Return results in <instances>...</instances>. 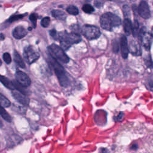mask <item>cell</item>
I'll return each mask as SVG.
<instances>
[{"label":"cell","instance_id":"6da1fadb","mask_svg":"<svg viewBox=\"0 0 153 153\" xmlns=\"http://www.w3.org/2000/svg\"><path fill=\"white\" fill-rule=\"evenodd\" d=\"M58 40L60 41L62 49L67 50L72 44L79 43L81 41V37L76 32L68 33L62 31L58 33Z\"/></svg>","mask_w":153,"mask_h":153},{"label":"cell","instance_id":"7a4b0ae2","mask_svg":"<svg viewBox=\"0 0 153 153\" xmlns=\"http://www.w3.org/2000/svg\"><path fill=\"white\" fill-rule=\"evenodd\" d=\"M121 24V19L116 14L110 12L103 14L100 18L101 27L109 31H112L114 28L120 26Z\"/></svg>","mask_w":153,"mask_h":153},{"label":"cell","instance_id":"3957f363","mask_svg":"<svg viewBox=\"0 0 153 153\" xmlns=\"http://www.w3.org/2000/svg\"><path fill=\"white\" fill-rule=\"evenodd\" d=\"M50 60V63L54 69L55 72L60 86L64 87H67L70 85V81L66 75V72H65L64 68L57 62L56 60L53 59L52 58H51Z\"/></svg>","mask_w":153,"mask_h":153},{"label":"cell","instance_id":"277c9868","mask_svg":"<svg viewBox=\"0 0 153 153\" xmlns=\"http://www.w3.org/2000/svg\"><path fill=\"white\" fill-rule=\"evenodd\" d=\"M47 50L49 55L53 59L58 60L64 64H67L70 62V58L59 45L56 44H52L47 47Z\"/></svg>","mask_w":153,"mask_h":153},{"label":"cell","instance_id":"5b68a950","mask_svg":"<svg viewBox=\"0 0 153 153\" xmlns=\"http://www.w3.org/2000/svg\"><path fill=\"white\" fill-rule=\"evenodd\" d=\"M81 33L89 40L97 39L101 35V31L99 28L90 25H84L81 28Z\"/></svg>","mask_w":153,"mask_h":153},{"label":"cell","instance_id":"8992f818","mask_svg":"<svg viewBox=\"0 0 153 153\" xmlns=\"http://www.w3.org/2000/svg\"><path fill=\"white\" fill-rule=\"evenodd\" d=\"M23 55L28 64H32L40 58L39 53L32 45H29L24 49Z\"/></svg>","mask_w":153,"mask_h":153},{"label":"cell","instance_id":"52a82bcc","mask_svg":"<svg viewBox=\"0 0 153 153\" xmlns=\"http://www.w3.org/2000/svg\"><path fill=\"white\" fill-rule=\"evenodd\" d=\"M138 36L144 47L147 50H150L152 43V35L149 32H147L145 28H142L141 29L139 30Z\"/></svg>","mask_w":153,"mask_h":153},{"label":"cell","instance_id":"ba28073f","mask_svg":"<svg viewBox=\"0 0 153 153\" xmlns=\"http://www.w3.org/2000/svg\"><path fill=\"white\" fill-rule=\"evenodd\" d=\"M16 81L20 85L24 87H28L30 85L31 81L28 75L21 71H18L15 74Z\"/></svg>","mask_w":153,"mask_h":153},{"label":"cell","instance_id":"9c48e42d","mask_svg":"<svg viewBox=\"0 0 153 153\" xmlns=\"http://www.w3.org/2000/svg\"><path fill=\"white\" fill-rule=\"evenodd\" d=\"M137 11H138V13L140 16L145 19H148L151 17L150 7L147 2L144 1H141L138 6Z\"/></svg>","mask_w":153,"mask_h":153},{"label":"cell","instance_id":"30bf717a","mask_svg":"<svg viewBox=\"0 0 153 153\" xmlns=\"http://www.w3.org/2000/svg\"><path fill=\"white\" fill-rule=\"evenodd\" d=\"M12 93L13 97L20 104L25 106H28L29 105V99L26 95L22 94L18 90H15L12 91Z\"/></svg>","mask_w":153,"mask_h":153},{"label":"cell","instance_id":"8fae6325","mask_svg":"<svg viewBox=\"0 0 153 153\" xmlns=\"http://www.w3.org/2000/svg\"><path fill=\"white\" fill-rule=\"evenodd\" d=\"M120 48H121V56L123 59H127L129 55V47H128L127 40L125 35L121 36L120 38Z\"/></svg>","mask_w":153,"mask_h":153},{"label":"cell","instance_id":"7c38bea8","mask_svg":"<svg viewBox=\"0 0 153 153\" xmlns=\"http://www.w3.org/2000/svg\"><path fill=\"white\" fill-rule=\"evenodd\" d=\"M129 51L131 52L132 55L135 56H140L142 53L141 47L139 43L135 40H132L128 45Z\"/></svg>","mask_w":153,"mask_h":153},{"label":"cell","instance_id":"4fadbf2b","mask_svg":"<svg viewBox=\"0 0 153 153\" xmlns=\"http://www.w3.org/2000/svg\"><path fill=\"white\" fill-rule=\"evenodd\" d=\"M28 32L25 28L22 26H18L15 28L13 30V36L16 39H22L27 35Z\"/></svg>","mask_w":153,"mask_h":153},{"label":"cell","instance_id":"5bb4252c","mask_svg":"<svg viewBox=\"0 0 153 153\" xmlns=\"http://www.w3.org/2000/svg\"><path fill=\"white\" fill-rule=\"evenodd\" d=\"M0 82H1L7 89L12 90H15L13 81L10 80L9 79H7V77H5V76L0 75Z\"/></svg>","mask_w":153,"mask_h":153},{"label":"cell","instance_id":"9a60e30c","mask_svg":"<svg viewBox=\"0 0 153 153\" xmlns=\"http://www.w3.org/2000/svg\"><path fill=\"white\" fill-rule=\"evenodd\" d=\"M13 58L15 63L22 68H25L26 66L24 60L22 59L20 55L17 51H14L13 53Z\"/></svg>","mask_w":153,"mask_h":153},{"label":"cell","instance_id":"2e32d148","mask_svg":"<svg viewBox=\"0 0 153 153\" xmlns=\"http://www.w3.org/2000/svg\"><path fill=\"white\" fill-rule=\"evenodd\" d=\"M51 15L55 19L60 20H64L66 18V14L63 11L59 10H53L51 11Z\"/></svg>","mask_w":153,"mask_h":153},{"label":"cell","instance_id":"e0dca14e","mask_svg":"<svg viewBox=\"0 0 153 153\" xmlns=\"http://www.w3.org/2000/svg\"><path fill=\"white\" fill-rule=\"evenodd\" d=\"M124 30L126 34L128 35H131L132 33V24L129 19L126 18L123 22Z\"/></svg>","mask_w":153,"mask_h":153},{"label":"cell","instance_id":"ac0fdd59","mask_svg":"<svg viewBox=\"0 0 153 153\" xmlns=\"http://www.w3.org/2000/svg\"><path fill=\"white\" fill-rule=\"evenodd\" d=\"M0 116H1L5 121L7 122H11L12 119L11 116L9 115V114L7 112L4 108H3V106H0Z\"/></svg>","mask_w":153,"mask_h":153},{"label":"cell","instance_id":"d6986e66","mask_svg":"<svg viewBox=\"0 0 153 153\" xmlns=\"http://www.w3.org/2000/svg\"><path fill=\"white\" fill-rule=\"evenodd\" d=\"M11 105L10 101L3 95L0 93V106L3 108H8Z\"/></svg>","mask_w":153,"mask_h":153},{"label":"cell","instance_id":"ffe728a7","mask_svg":"<svg viewBox=\"0 0 153 153\" xmlns=\"http://www.w3.org/2000/svg\"><path fill=\"white\" fill-rule=\"evenodd\" d=\"M66 12L69 14L74 15V16H76V15L79 14V10L78 9V8L74 5L68 6L66 9Z\"/></svg>","mask_w":153,"mask_h":153},{"label":"cell","instance_id":"44dd1931","mask_svg":"<svg viewBox=\"0 0 153 153\" xmlns=\"http://www.w3.org/2000/svg\"><path fill=\"white\" fill-rule=\"evenodd\" d=\"M26 15H27V13L25 14H16V15H13V16H12L8 20H7V22H13L14 21H16L18 20H20L22 18H24Z\"/></svg>","mask_w":153,"mask_h":153},{"label":"cell","instance_id":"7402d4cb","mask_svg":"<svg viewBox=\"0 0 153 153\" xmlns=\"http://www.w3.org/2000/svg\"><path fill=\"white\" fill-rule=\"evenodd\" d=\"M139 23L137 20H135L134 22L133 26H132V33L134 37H137L139 34Z\"/></svg>","mask_w":153,"mask_h":153},{"label":"cell","instance_id":"603a6c76","mask_svg":"<svg viewBox=\"0 0 153 153\" xmlns=\"http://www.w3.org/2000/svg\"><path fill=\"white\" fill-rule=\"evenodd\" d=\"M83 10L86 13H91L95 11V9L90 4H86L83 6Z\"/></svg>","mask_w":153,"mask_h":153},{"label":"cell","instance_id":"cb8c5ba5","mask_svg":"<svg viewBox=\"0 0 153 153\" xmlns=\"http://www.w3.org/2000/svg\"><path fill=\"white\" fill-rule=\"evenodd\" d=\"M50 23V19L49 17H45L41 21V25L43 28H47Z\"/></svg>","mask_w":153,"mask_h":153},{"label":"cell","instance_id":"d4e9b609","mask_svg":"<svg viewBox=\"0 0 153 153\" xmlns=\"http://www.w3.org/2000/svg\"><path fill=\"white\" fill-rule=\"evenodd\" d=\"M37 19H38V15L35 13H32L29 16V20L32 22L33 27L34 28H35L36 26H37Z\"/></svg>","mask_w":153,"mask_h":153},{"label":"cell","instance_id":"484cf974","mask_svg":"<svg viewBox=\"0 0 153 153\" xmlns=\"http://www.w3.org/2000/svg\"><path fill=\"white\" fill-rule=\"evenodd\" d=\"M3 59L7 64H10L12 62V57L9 53H5L3 54Z\"/></svg>","mask_w":153,"mask_h":153},{"label":"cell","instance_id":"4316f807","mask_svg":"<svg viewBox=\"0 0 153 153\" xmlns=\"http://www.w3.org/2000/svg\"><path fill=\"white\" fill-rule=\"evenodd\" d=\"M112 48L114 53H118L119 50V43L117 40H113L112 42Z\"/></svg>","mask_w":153,"mask_h":153},{"label":"cell","instance_id":"83f0119b","mask_svg":"<svg viewBox=\"0 0 153 153\" xmlns=\"http://www.w3.org/2000/svg\"><path fill=\"white\" fill-rule=\"evenodd\" d=\"M49 34H50V36L53 38V39L55 40H58V33L57 32V31L55 29L50 30Z\"/></svg>","mask_w":153,"mask_h":153},{"label":"cell","instance_id":"f1b7e54d","mask_svg":"<svg viewBox=\"0 0 153 153\" xmlns=\"http://www.w3.org/2000/svg\"><path fill=\"white\" fill-rule=\"evenodd\" d=\"M123 13L125 17H127L130 15V10L128 5H125L123 6Z\"/></svg>","mask_w":153,"mask_h":153},{"label":"cell","instance_id":"f546056e","mask_svg":"<svg viewBox=\"0 0 153 153\" xmlns=\"http://www.w3.org/2000/svg\"><path fill=\"white\" fill-rule=\"evenodd\" d=\"M124 116H125V114H124L123 112H121L118 115V116L116 117V118H116V120H116V121H121L122 120H123Z\"/></svg>","mask_w":153,"mask_h":153},{"label":"cell","instance_id":"4dcf8cb0","mask_svg":"<svg viewBox=\"0 0 153 153\" xmlns=\"http://www.w3.org/2000/svg\"><path fill=\"white\" fill-rule=\"evenodd\" d=\"M95 5L97 7V8H100L101 5V2L99 1H95Z\"/></svg>","mask_w":153,"mask_h":153},{"label":"cell","instance_id":"1f68e13d","mask_svg":"<svg viewBox=\"0 0 153 153\" xmlns=\"http://www.w3.org/2000/svg\"><path fill=\"white\" fill-rule=\"evenodd\" d=\"M5 39V37L3 34H0V41H3Z\"/></svg>","mask_w":153,"mask_h":153},{"label":"cell","instance_id":"d6a6232c","mask_svg":"<svg viewBox=\"0 0 153 153\" xmlns=\"http://www.w3.org/2000/svg\"><path fill=\"white\" fill-rule=\"evenodd\" d=\"M136 145H137V144H134V145H132V147L131 148V150H137V148H138V147H135V146H136Z\"/></svg>","mask_w":153,"mask_h":153},{"label":"cell","instance_id":"836d02e7","mask_svg":"<svg viewBox=\"0 0 153 153\" xmlns=\"http://www.w3.org/2000/svg\"><path fill=\"white\" fill-rule=\"evenodd\" d=\"M107 150L105 148H102L100 150V153H106Z\"/></svg>","mask_w":153,"mask_h":153},{"label":"cell","instance_id":"e575fe53","mask_svg":"<svg viewBox=\"0 0 153 153\" xmlns=\"http://www.w3.org/2000/svg\"><path fill=\"white\" fill-rule=\"evenodd\" d=\"M1 65H2V60H1V59H0V66H1Z\"/></svg>","mask_w":153,"mask_h":153},{"label":"cell","instance_id":"d590c367","mask_svg":"<svg viewBox=\"0 0 153 153\" xmlns=\"http://www.w3.org/2000/svg\"><path fill=\"white\" fill-rule=\"evenodd\" d=\"M110 1H111V0H110Z\"/></svg>","mask_w":153,"mask_h":153}]
</instances>
